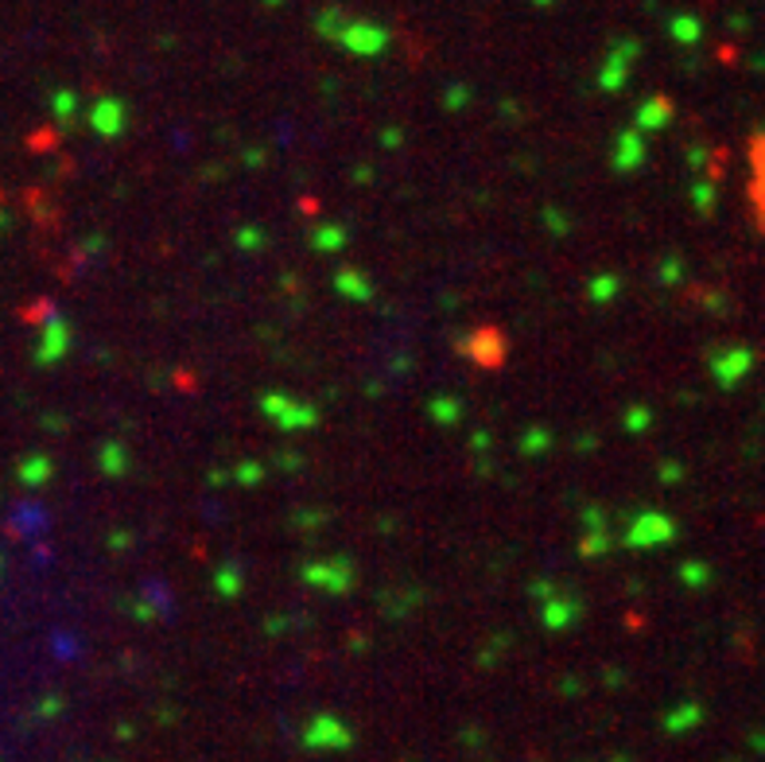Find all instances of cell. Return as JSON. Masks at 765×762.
I'll list each match as a JSON object with an SVG mask.
<instances>
[{
	"label": "cell",
	"mask_w": 765,
	"mask_h": 762,
	"mask_svg": "<svg viewBox=\"0 0 765 762\" xmlns=\"http://www.w3.org/2000/svg\"><path fill=\"white\" fill-rule=\"evenodd\" d=\"M467 350L483 366H498L501 358H506V335H498V331H490V327H486V331H478L475 339H470Z\"/></svg>",
	"instance_id": "cell-2"
},
{
	"label": "cell",
	"mask_w": 765,
	"mask_h": 762,
	"mask_svg": "<svg viewBox=\"0 0 765 762\" xmlns=\"http://www.w3.org/2000/svg\"><path fill=\"white\" fill-rule=\"evenodd\" d=\"M746 164H751V179H746V199H751L754 222H758V230L765 234V129L751 140Z\"/></svg>",
	"instance_id": "cell-1"
}]
</instances>
